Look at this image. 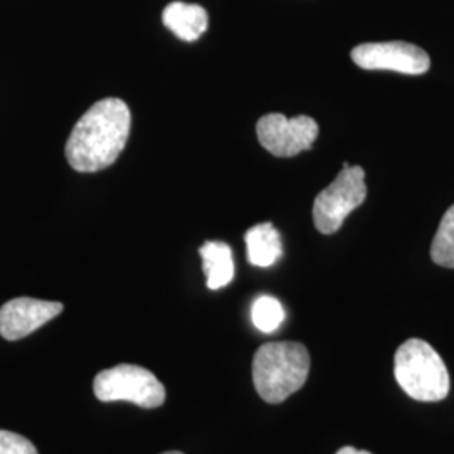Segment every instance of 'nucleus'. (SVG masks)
Returning <instances> with one entry per match:
<instances>
[{
	"mask_svg": "<svg viewBox=\"0 0 454 454\" xmlns=\"http://www.w3.org/2000/svg\"><path fill=\"white\" fill-rule=\"evenodd\" d=\"M130 127V108L123 99H99L71 131L65 148L67 162L82 174L114 165L127 146Z\"/></svg>",
	"mask_w": 454,
	"mask_h": 454,
	"instance_id": "obj_1",
	"label": "nucleus"
},
{
	"mask_svg": "<svg viewBox=\"0 0 454 454\" xmlns=\"http://www.w3.org/2000/svg\"><path fill=\"white\" fill-rule=\"evenodd\" d=\"M309 372V350L296 341L264 343L253 360L254 387L270 404H279L301 389Z\"/></svg>",
	"mask_w": 454,
	"mask_h": 454,
	"instance_id": "obj_2",
	"label": "nucleus"
},
{
	"mask_svg": "<svg viewBox=\"0 0 454 454\" xmlns=\"http://www.w3.org/2000/svg\"><path fill=\"white\" fill-rule=\"evenodd\" d=\"M394 375L409 397L439 403L450 394V372L438 352L421 339L404 341L394 358Z\"/></svg>",
	"mask_w": 454,
	"mask_h": 454,
	"instance_id": "obj_3",
	"label": "nucleus"
},
{
	"mask_svg": "<svg viewBox=\"0 0 454 454\" xmlns=\"http://www.w3.org/2000/svg\"><path fill=\"white\" fill-rule=\"evenodd\" d=\"M93 390L101 403H131L144 409H155L165 403L162 382L144 367L120 364L98 373Z\"/></svg>",
	"mask_w": 454,
	"mask_h": 454,
	"instance_id": "obj_4",
	"label": "nucleus"
},
{
	"mask_svg": "<svg viewBox=\"0 0 454 454\" xmlns=\"http://www.w3.org/2000/svg\"><path fill=\"white\" fill-rule=\"evenodd\" d=\"M367 199L365 172L358 165L343 167L335 180L317 195L313 223L322 234L337 232L343 221Z\"/></svg>",
	"mask_w": 454,
	"mask_h": 454,
	"instance_id": "obj_5",
	"label": "nucleus"
},
{
	"mask_svg": "<svg viewBox=\"0 0 454 454\" xmlns=\"http://www.w3.org/2000/svg\"><path fill=\"white\" fill-rule=\"evenodd\" d=\"M256 135L271 155L294 157L313 146L318 137V123L307 114L286 118L281 114H268L261 116Z\"/></svg>",
	"mask_w": 454,
	"mask_h": 454,
	"instance_id": "obj_6",
	"label": "nucleus"
},
{
	"mask_svg": "<svg viewBox=\"0 0 454 454\" xmlns=\"http://www.w3.org/2000/svg\"><path fill=\"white\" fill-rule=\"evenodd\" d=\"M350 56L362 69L395 71L411 76L424 74L431 66L429 54L424 49L404 41L358 44L352 49Z\"/></svg>",
	"mask_w": 454,
	"mask_h": 454,
	"instance_id": "obj_7",
	"label": "nucleus"
},
{
	"mask_svg": "<svg viewBox=\"0 0 454 454\" xmlns=\"http://www.w3.org/2000/svg\"><path fill=\"white\" fill-rule=\"evenodd\" d=\"M63 309L59 301L14 298L0 309V335L5 340H20L56 318Z\"/></svg>",
	"mask_w": 454,
	"mask_h": 454,
	"instance_id": "obj_8",
	"label": "nucleus"
},
{
	"mask_svg": "<svg viewBox=\"0 0 454 454\" xmlns=\"http://www.w3.org/2000/svg\"><path fill=\"white\" fill-rule=\"evenodd\" d=\"M163 26L185 43H194L207 31V11L197 4L172 2L163 9Z\"/></svg>",
	"mask_w": 454,
	"mask_h": 454,
	"instance_id": "obj_9",
	"label": "nucleus"
},
{
	"mask_svg": "<svg viewBox=\"0 0 454 454\" xmlns=\"http://www.w3.org/2000/svg\"><path fill=\"white\" fill-rule=\"evenodd\" d=\"M244 239L247 247V260L253 266L270 268L283 256L281 236L271 223L251 227Z\"/></svg>",
	"mask_w": 454,
	"mask_h": 454,
	"instance_id": "obj_10",
	"label": "nucleus"
},
{
	"mask_svg": "<svg viewBox=\"0 0 454 454\" xmlns=\"http://www.w3.org/2000/svg\"><path fill=\"white\" fill-rule=\"evenodd\" d=\"M202 270L207 276V288L221 290L234 278L232 249L223 241H207L200 249Z\"/></svg>",
	"mask_w": 454,
	"mask_h": 454,
	"instance_id": "obj_11",
	"label": "nucleus"
},
{
	"mask_svg": "<svg viewBox=\"0 0 454 454\" xmlns=\"http://www.w3.org/2000/svg\"><path fill=\"white\" fill-rule=\"evenodd\" d=\"M431 260L438 266L454 270V204L442 215L431 244Z\"/></svg>",
	"mask_w": 454,
	"mask_h": 454,
	"instance_id": "obj_12",
	"label": "nucleus"
},
{
	"mask_svg": "<svg viewBox=\"0 0 454 454\" xmlns=\"http://www.w3.org/2000/svg\"><path fill=\"white\" fill-rule=\"evenodd\" d=\"M251 317H253V324L260 332L273 333L285 320V309L275 296L262 294L253 303Z\"/></svg>",
	"mask_w": 454,
	"mask_h": 454,
	"instance_id": "obj_13",
	"label": "nucleus"
},
{
	"mask_svg": "<svg viewBox=\"0 0 454 454\" xmlns=\"http://www.w3.org/2000/svg\"><path fill=\"white\" fill-rule=\"evenodd\" d=\"M0 454H39L33 442L20 434L0 429Z\"/></svg>",
	"mask_w": 454,
	"mask_h": 454,
	"instance_id": "obj_14",
	"label": "nucleus"
},
{
	"mask_svg": "<svg viewBox=\"0 0 454 454\" xmlns=\"http://www.w3.org/2000/svg\"><path fill=\"white\" fill-rule=\"evenodd\" d=\"M337 454H372L369 451H360L357 448H352V446H345L337 451Z\"/></svg>",
	"mask_w": 454,
	"mask_h": 454,
	"instance_id": "obj_15",
	"label": "nucleus"
},
{
	"mask_svg": "<svg viewBox=\"0 0 454 454\" xmlns=\"http://www.w3.org/2000/svg\"><path fill=\"white\" fill-rule=\"evenodd\" d=\"M162 454H184V453H180V451H167V453H162Z\"/></svg>",
	"mask_w": 454,
	"mask_h": 454,
	"instance_id": "obj_16",
	"label": "nucleus"
}]
</instances>
